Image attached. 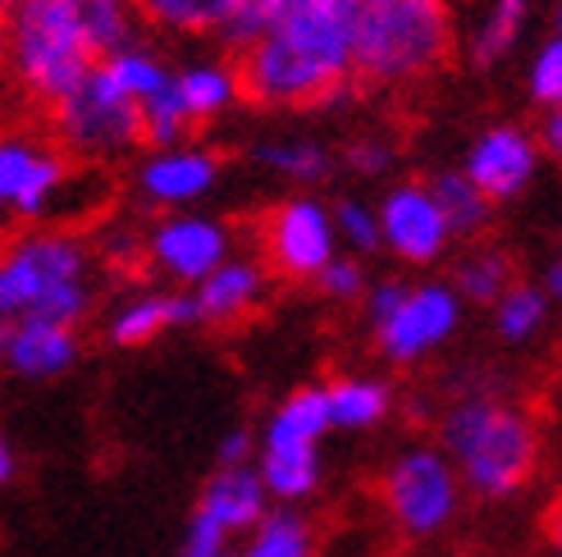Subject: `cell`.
<instances>
[{"label": "cell", "instance_id": "74e56055", "mask_svg": "<svg viewBox=\"0 0 562 557\" xmlns=\"http://www.w3.org/2000/svg\"><path fill=\"white\" fill-rule=\"evenodd\" d=\"M540 156H549V160H558L562 164V105H553L549 115H544V128H540Z\"/></svg>", "mask_w": 562, "mask_h": 557}, {"label": "cell", "instance_id": "5b68a950", "mask_svg": "<svg viewBox=\"0 0 562 557\" xmlns=\"http://www.w3.org/2000/svg\"><path fill=\"white\" fill-rule=\"evenodd\" d=\"M0 55H5L14 88L46 110L101 65L78 19L60 0H14L10 23L0 33Z\"/></svg>", "mask_w": 562, "mask_h": 557}, {"label": "cell", "instance_id": "ffe728a7", "mask_svg": "<svg viewBox=\"0 0 562 557\" xmlns=\"http://www.w3.org/2000/svg\"><path fill=\"white\" fill-rule=\"evenodd\" d=\"M175 92L183 101V115L192 120V128L220 120L234 101H243L238 96V73L224 60H192V65L175 69Z\"/></svg>", "mask_w": 562, "mask_h": 557}, {"label": "cell", "instance_id": "cb8c5ba5", "mask_svg": "<svg viewBox=\"0 0 562 557\" xmlns=\"http://www.w3.org/2000/svg\"><path fill=\"white\" fill-rule=\"evenodd\" d=\"M426 187H430V197H435V206H439L443 225H448V234H453V238H481L485 225L494 219V202L462 170L435 174Z\"/></svg>", "mask_w": 562, "mask_h": 557}, {"label": "cell", "instance_id": "8992f818", "mask_svg": "<svg viewBox=\"0 0 562 557\" xmlns=\"http://www.w3.org/2000/svg\"><path fill=\"white\" fill-rule=\"evenodd\" d=\"M50 143L78 160H120L143 147V110L101 65L50 105Z\"/></svg>", "mask_w": 562, "mask_h": 557}, {"label": "cell", "instance_id": "9a60e30c", "mask_svg": "<svg viewBox=\"0 0 562 557\" xmlns=\"http://www.w3.org/2000/svg\"><path fill=\"white\" fill-rule=\"evenodd\" d=\"M266 288H270V270L257 257H238L234 252L224 265H215L196 288H188L192 316H196V325H215V329L243 325L251 311H261Z\"/></svg>", "mask_w": 562, "mask_h": 557}, {"label": "cell", "instance_id": "7a4b0ae2", "mask_svg": "<svg viewBox=\"0 0 562 557\" xmlns=\"http://www.w3.org/2000/svg\"><path fill=\"white\" fill-rule=\"evenodd\" d=\"M443 457L475 498H513L540 470V425L498 394H467L439 421Z\"/></svg>", "mask_w": 562, "mask_h": 557}, {"label": "cell", "instance_id": "d6a6232c", "mask_svg": "<svg viewBox=\"0 0 562 557\" xmlns=\"http://www.w3.org/2000/svg\"><path fill=\"white\" fill-rule=\"evenodd\" d=\"M530 101H540L544 110L562 105V37L544 42L530 60Z\"/></svg>", "mask_w": 562, "mask_h": 557}, {"label": "cell", "instance_id": "b9f144b4", "mask_svg": "<svg viewBox=\"0 0 562 557\" xmlns=\"http://www.w3.org/2000/svg\"><path fill=\"white\" fill-rule=\"evenodd\" d=\"M10 5L14 0H0V33H5V23H10Z\"/></svg>", "mask_w": 562, "mask_h": 557}, {"label": "cell", "instance_id": "836d02e7", "mask_svg": "<svg viewBox=\"0 0 562 557\" xmlns=\"http://www.w3.org/2000/svg\"><path fill=\"white\" fill-rule=\"evenodd\" d=\"M321 293L329 302H361L371 288V278H367V265H361L357 257H334L325 270H321Z\"/></svg>", "mask_w": 562, "mask_h": 557}, {"label": "cell", "instance_id": "30bf717a", "mask_svg": "<svg viewBox=\"0 0 562 557\" xmlns=\"http://www.w3.org/2000/svg\"><path fill=\"white\" fill-rule=\"evenodd\" d=\"M143 257L156 274H165L179 288H196L202 278L234 257V234L224 219L202 211H175L143 238Z\"/></svg>", "mask_w": 562, "mask_h": 557}, {"label": "cell", "instance_id": "83f0119b", "mask_svg": "<svg viewBox=\"0 0 562 557\" xmlns=\"http://www.w3.org/2000/svg\"><path fill=\"white\" fill-rule=\"evenodd\" d=\"M101 69L115 78V88L124 92V96H133L137 105H147L151 96H160L165 88L175 82V69L160 60L156 50H147V46H124V50H115V55H105L101 60Z\"/></svg>", "mask_w": 562, "mask_h": 557}, {"label": "cell", "instance_id": "ac0fdd59", "mask_svg": "<svg viewBox=\"0 0 562 557\" xmlns=\"http://www.w3.org/2000/svg\"><path fill=\"white\" fill-rule=\"evenodd\" d=\"M183 325H196L192 316V297L188 293H137L128 302H120L115 311L105 320V339L115 348H147L156 343L160 333L170 329H183Z\"/></svg>", "mask_w": 562, "mask_h": 557}, {"label": "cell", "instance_id": "4316f807", "mask_svg": "<svg viewBox=\"0 0 562 557\" xmlns=\"http://www.w3.org/2000/svg\"><path fill=\"white\" fill-rule=\"evenodd\" d=\"M238 557H316V531L302 512L274 508L247 531V548Z\"/></svg>", "mask_w": 562, "mask_h": 557}, {"label": "cell", "instance_id": "d4e9b609", "mask_svg": "<svg viewBox=\"0 0 562 557\" xmlns=\"http://www.w3.org/2000/svg\"><path fill=\"white\" fill-rule=\"evenodd\" d=\"M60 5L78 19L82 37H88V46L97 50V60H105V55L133 46V37H137V10H133V0H60Z\"/></svg>", "mask_w": 562, "mask_h": 557}, {"label": "cell", "instance_id": "1f68e13d", "mask_svg": "<svg viewBox=\"0 0 562 557\" xmlns=\"http://www.w3.org/2000/svg\"><path fill=\"white\" fill-rule=\"evenodd\" d=\"M334 211V234H339V242L348 247L352 257H371L380 252V219H375V206L361 202V197H344Z\"/></svg>", "mask_w": 562, "mask_h": 557}, {"label": "cell", "instance_id": "4fadbf2b", "mask_svg": "<svg viewBox=\"0 0 562 557\" xmlns=\"http://www.w3.org/2000/svg\"><path fill=\"white\" fill-rule=\"evenodd\" d=\"M536 170H540V143L530 133L513 128V124L485 128L471 143L467 164H462V174L481 187L494 206L521 197V192L530 187V179H536Z\"/></svg>", "mask_w": 562, "mask_h": 557}, {"label": "cell", "instance_id": "5bb4252c", "mask_svg": "<svg viewBox=\"0 0 562 557\" xmlns=\"http://www.w3.org/2000/svg\"><path fill=\"white\" fill-rule=\"evenodd\" d=\"M220 183V156L211 147H170V151H151L137 164V192L143 202L160 206V211H192L202 197H211Z\"/></svg>", "mask_w": 562, "mask_h": 557}, {"label": "cell", "instance_id": "52a82bcc", "mask_svg": "<svg viewBox=\"0 0 562 557\" xmlns=\"http://www.w3.org/2000/svg\"><path fill=\"white\" fill-rule=\"evenodd\" d=\"M380 493L393 525L407 539H430L448 531L462 512V480L439 448H407L403 457H393Z\"/></svg>", "mask_w": 562, "mask_h": 557}, {"label": "cell", "instance_id": "f6af8a7d", "mask_svg": "<svg viewBox=\"0 0 562 557\" xmlns=\"http://www.w3.org/2000/svg\"><path fill=\"white\" fill-rule=\"evenodd\" d=\"M224 557H238V553H224Z\"/></svg>", "mask_w": 562, "mask_h": 557}, {"label": "cell", "instance_id": "7bdbcfd3", "mask_svg": "<svg viewBox=\"0 0 562 557\" xmlns=\"http://www.w3.org/2000/svg\"><path fill=\"white\" fill-rule=\"evenodd\" d=\"M553 27H558V37H562V0H558V10H553Z\"/></svg>", "mask_w": 562, "mask_h": 557}, {"label": "cell", "instance_id": "7402d4cb", "mask_svg": "<svg viewBox=\"0 0 562 557\" xmlns=\"http://www.w3.org/2000/svg\"><path fill=\"white\" fill-rule=\"evenodd\" d=\"M251 470L261 476L266 498L293 508L321 489V448H257Z\"/></svg>", "mask_w": 562, "mask_h": 557}, {"label": "cell", "instance_id": "d590c367", "mask_svg": "<svg viewBox=\"0 0 562 557\" xmlns=\"http://www.w3.org/2000/svg\"><path fill=\"white\" fill-rule=\"evenodd\" d=\"M229 553V535H220L206 516H188V531H183V557H224Z\"/></svg>", "mask_w": 562, "mask_h": 557}, {"label": "cell", "instance_id": "60d3db41", "mask_svg": "<svg viewBox=\"0 0 562 557\" xmlns=\"http://www.w3.org/2000/svg\"><path fill=\"white\" fill-rule=\"evenodd\" d=\"M5 343H10V320H0V361H5Z\"/></svg>", "mask_w": 562, "mask_h": 557}, {"label": "cell", "instance_id": "ee69618b", "mask_svg": "<svg viewBox=\"0 0 562 557\" xmlns=\"http://www.w3.org/2000/svg\"><path fill=\"white\" fill-rule=\"evenodd\" d=\"M558 539H562V512H558Z\"/></svg>", "mask_w": 562, "mask_h": 557}, {"label": "cell", "instance_id": "ab89813d", "mask_svg": "<svg viewBox=\"0 0 562 557\" xmlns=\"http://www.w3.org/2000/svg\"><path fill=\"white\" fill-rule=\"evenodd\" d=\"M544 293H549V302H562V257H558L553 270H549V288H544Z\"/></svg>", "mask_w": 562, "mask_h": 557}, {"label": "cell", "instance_id": "ba28073f", "mask_svg": "<svg viewBox=\"0 0 562 557\" xmlns=\"http://www.w3.org/2000/svg\"><path fill=\"white\" fill-rule=\"evenodd\" d=\"M339 257L334 211L321 197H289L261 219V265L293 284H316L321 270Z\"/></svg>", "mask_w": 562, "mask_h": 557}, {"label": "cell", "instance_id": "f35d334b", "mask_svg": "<svg viewBox=\"0 0 562 557\" xmlns=\"http://www.w3.org/2000/svg\"><path fill=\"white\" fill-rule=\"evenodd\" d=\"M14 470H19V457H14V448H10V439L0 434V489L14 480Z\"/></svg>", "mask_w": 562, "mask_h": 557}, {"label": "cell", "instance_id": "e575fe53", "mask_svg": "<svg viewBox=\"0 0 562 557\" xmlns=\"http://www.w3.org/2000/svg\"><path fill=\"white\" fill-rule=\"evenodd\" d=\"M344 160L352 164L361 179H380L393 164V147L384 143V137H357V143L344 151Z\"/></svg>", "mask_w": 562, "mask_h": 557}, {"label": "cell", "instance_id": "4dcf8cb0", "mask_svg": "<svg viewBox=\"0 0 562 557\" xmlns=\"http://www.w3.org/2000/svg\"><path fill=\"white\" fill-rule=\"evenodd\" d=\"M494 320L508 343H530L549 320V293L536 284H513L494 302Z\"/></svg>", "mask_w": 562, "mask_h": 557}, {"label": "cell", "instance_id": "7c38bea8", "mask_svg": "<svg viewBox=\"0 0 562 557\" xmlns=\"http://www.w3.org/2000/svg\"><path fill=\"white\" fill-rule=\"evenodd\" d=\"M375 219H380V247H389L407 265H435L448 252V242H453L426 183L389 187L384 202L375 206Z\"/></svg>", "mask_w": 562, "mask_h": 557}, {"label": "cell", "instance_id": "3957f363", "mask_svg": "<svg viewBox=\"0 0 562 557\" xmlns=\"http://www.w3.org/2000/svg\"><path fill=\"white\" fill-rule=\"evenodd\" d=\"M92 247L69 229H23L0 242V320L78 329L92 316Z\"/></svg>", "mask_w": 562, "mask_h": 557}, {"label": "cell", "instance_id": "6da1fadb", "mask_svg": "<svg viewBox=\"0 0 562 557\" xmlns=\"http://www.w3.org/2000/svg\"><path fill=\"white\" fill-rule=\"evenodd\" d=\"M357 0H247L224 42L238 50V96L261 110L339 101L352 78Z\"/></svg>", "mask_w": 562, "mask_h": 557}, {"label": "cell", "instance_id": "8d00e7d4", "mask_svg": "<svg viewBox=\"0 0 562 557\" xmlns=\"http://www.w3.org/2000/svg\"><path fill=\"white\" fill-rule=\"evenodd\" d=\"M257 462V439L251 430H229L220 439V466H251Z\"/></svg>", "mask_w": 562, "mask_h": 557}, {"label": "cell", "instance_id": "d6986e66", "mask_svg": "<svg viewBox=\"0 0 562 557\" xmlns=\"http://www.w3.org/2000/svg\"><path fill=\"white\" fill-rule=\"evenodd\" d=\"M334 430L329 421V402H325V384H306L279 402L266 425L257 448H321V439Z\"/></svg>", "mask_w": 562, "mask_h": 557}, {"label": "cell", "instance_id": "484cf974", "mask_svg": "<svg viewBox=\"0 0 562 557\" xmlns=\"http://www.w3.org/2000/svg\"><path fill=\"white\" fill-rule=\"evenodd\" d=\"M251 160L266 164L270 174H279L284 183L297 187H316L334 174V156L312 143V137H274V143H257L251 147Z\"/></svg>", "mask_w": 562, "mask_h": 557}, {"label": "cell", "instance_id": "f1b7e54d", "mask_svg": "<svg viewBox=\"0 0 562 557\" xmlns=\"http://www.w3.org/2000/svg\"><path fill=\"white\" fill-rule=\"evenodd\" d=\"M517 284L513 278V261L498 252V247H481V252H471L458 274H453V293L462 302H475V306H494L503 293Z\"/></svg>", "mask_w": 562, "mask_h": 557}, {"label": "cell", "instance_id": "e0dca14e", "mask_svg": "<svg viewBox=\"0 0 562 557\" xmlns=\"http://www.w3.org/2000/svg\"><path fill=\"white\" fill-rule=\"evenodd\" d=\"M270 512L266 485L251 466H220L196 498V516H206L220 535H247Z\"/></svg>", "mask_w": 562, "mask_h": 557}, {"label": "cell", "instance_id": "603a6c76", "mask_svg": "<svg viewBox=\"0 0 562 557\" xmlns=\"http://www.w3.org/2000/svg\"><path fill=\"white\" fill-rule=\"evenodd\" d=\"M325 402H329V421L334 430H371L380 425L389 407H393V394L384 379H371V375H344L325 384Z\"/></svg>", "mask_w": 562, "mask_h": 557}, {"label": "cell", "instance_id": "9c48e42d", "mask_svg": "<svg viewBox=\"0 0 562 557\" xmlns=\"http://www.w3.org/2000/svg\"><path fill=\"white\" fill-rule=\"evenodd\" d=\"M462 325V297L453 284H407L403 302L389 311L384 325H375V348L393 366H416V361L435 356Z\"/></svg>", "mask_w": 562, "mask_h": 557}, {"label": "cell", "instance_id": "f546056e", "mask_svg": "<svg viewBox=\"0 0 562 557\" xmlns=\"http://www.w3.org/2000/svg\"><path fill=\"white\" fill-rule=\"evenodd\" d=\"M530 5H536V0H494L490 14L481 19V27H475L471 60H475V65H494V60H503V55L517 46L521 27H526V19H530Z\"/></svg>", "mask_w": 562, "mask_h": 557}, {"label": "cell", "instance_id": "2e32d148", "mask_svg": "<svg viewBox=\"0 0 562 557\" xmlns=\"http://www.w3.org/2000/svg\"><path fill=\"white\" fill-rule=\"evenodd\" d=\"M82 343H78V329L65 325H46V320H14L10 325V343H5V366L19 379H60L74 371Z\"/></svg>", "mask_w": 562, "mask_h": 557}, {"label": "cell", "instance_id": "8fae6325", "mask_svg": "<svg viewBox=\"0 0 562 557\" xmlns=\"http://www.w3.org/2000/svg\"><path fill=\"white\" fill-rule=\"evenodd\" d=\"M69 183L65 151L37 133H0V215L42 219Z\"/></svg>", "mask_w": 562, "mask_h": 557}, {"label": "cell", "instance_id": "277c9868", "mask_svg": "<svg viewBox=\"0 0 562 557\" xmlns=\"http://www.w3.org/2000/svg\"><path fill=\"white\" fill-rule=\"evenodd\" d=\"M453 10L448 0H357L352 78L371 88H407L448 65Z\"/></svg>", "mask_w": 562, "mask_h": 557}, {"label": "cell", "instance_id": "44dd1931", "mask_svg": "<svg viewBox=\"0 0 562 557\" xmlns=\"http://www.w3.org/2000/svg\"><path fill=\"white\" fill-rule=\"evenodd\" d=\"M247 5V0H133V10L143 23L160 27L175 37H206L224 33L229 19Z\"/></svg>", "mask_w": 562, "mask_h": 557}]
</instances>
